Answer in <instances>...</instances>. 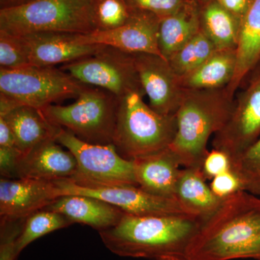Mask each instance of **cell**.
Returning a JSON list of instances; mask_svg holds the SVG:
<instances>
[{"label": "cell", "instance_id": "6da1fadb", "mask_svg": "<svg viewBox=\"0 0 260 260\" xmlns=\"http://www.w3.org/2000/svg\"><path fill=\"white\" fill-rule=\"evenodd\" d=\"M260 260V199L241 191L224 200L204 220L188 260Z\"/></svg>", "mask_w": 260, "mask_h": 260}, {"label": "cell", "instance_id": "7a4b0ae2", "mask_svg": "<svg viewBox=\"0 0 260 260\" xmlns=\"http://www.w3.org/2000/svg\"><path fill=\"white\" fill-rule=\"evenodd\" d=\"M203 220L191 215L136 216L124 214L115 226L99 232L106 247L123 257L188 260Z\"/></svg>", "mask_w": 260, "mask_h": 260}, {"label": "cell", "instance_id": "3957f363", "mask_svg": "<svg viewBox=\"0 0 260 260\" xmlns=\"http://www.w3.org/2000/svg\"><path fill=\"white\" fill-rule=\"evenodd\" d=\"M234 104V97L226 87L185 90L176 114L177 133L169 147L181 166L202 169L208 153V140L225 125Z\"/></svg>", "mask_w": 260, "mask_h": 260}, {"label": "cell", "instance_id": "277c9868", "mask_svg": "<svg viewBox=\"0 0 260 260\" xmlns=\"http://www.w3.org/2000/svg\"><path fill=\"white\" fill-rule=\"evenodd\" d=\"M144 95L138 89L119 98L113 145L127 160L165 150L177 133L176 115L158 114L144 102Z\"/></svg>", "mask_w": 260, "mask_h": 260}, {"label": "cell", "instance_id": "5b68a950", "mask_svg": "<svg viewBox=\"0 0 260 260\" xmlns=\"http://www.w3.org/2000/svg\"><path fill=\"white\" fill-rule=\"evenodd\" d=\"M95 0H32L0 9V31L13 36L40 32L87 34L95 31Z\"/></svg>", "mask_w": 260, "mask_h": 260}, {"label": "cell", "instance_id": "8992f818", "mask_svg": "<svg viewBox=\"0 0 260 260\" xmlns=\"http://www.w3.org/2000/svg\"><path fill=\"white\" fill-rule=\"evenodd\" d=\"M119 98L87 85L69 105H51L42 112L51 124L96 145H113Z\"/></svg>", "mask_w": 260, "mask_h": 260}, {"label": "cell", "instance_id": "52a82bcc", "mask_svg": "<svg viewBox=\"0 0 260 260\" xmlns=\"http://www.w3.org/2000/svg\"><path fill=\"white\" fill-rule=\"evenodd\" d=\"M56 140L76 158V174L69 179L75 184L88 188L138 186L133 160L121 156L114 145L91 144L61 127Z\"/></svg>", "mask_w": 260, "mask_h": 260}, {"label": "cell", "instance_id": "ba28073f", "mask_svg": "<svg viewBox=\"0 0 260 260\" xmlns=\"http://www.w3.org/2000/svg\"><path fill=\"white\" fill-rule=\"evenodd\" d=\"M86 85L54 67L0 69V93L19 104L42 110L53 103L77 98Z\"/></svg>", "mask_w": 260, "mask_h": 260}, {"label": "cell", "instance_id": "9c48e42d", "mask_svg": "<svg viewBox=\"0 0 260 260\" xmlns=\"http://www.w3.org/2000/svg\"><path fill=\"white\" fill-rule=\"evenodd\" d=\"M59 68L84 85L102 88L118 98L143 89L133 54L109 46Z\"/></svg>", "mask_w": 260, "mask_h": 260}, {"label": "cell", "instance_id": "30bf717a", "mask_svg": "<svg viewBox=\"0 0 260 260\" xmlns=\"http://www.w3.org/2000/svg\"><path fill=\"white\" fill-rule=\"evenodd\" d=\"M244 84L229 120L213 140V149L226 153L232 164L260 137V62Z\"/></svg>", "mask_w": 260, "mask_h": 260}, {"label": "cell", "instance_id": "8fae6325", "mask_svg": "<svg viewBox=\"0 0 260 260\" xmlns=\"http://www.w3.org/2000/svg\"><path fill=\"white\" fill-rule=\"evenodd\" d=\"M62 196L81 194L104 200L124 213L136 216L191 215L194 216L176 198L150 194L138 186L88 188L69 179L55 181ZM198 218V217H197Z\"/></svg>", "mask_w": 260, "mask_h": 260}, {"label": "cell", "instance_id": "7c38bea8", "mask_svg": "<svg viewBox=\"0 0 260 260\" xmlns=\"http://www.w3.org/2000/svg\"><path fill=\"white\" fill-rule=\"evenodd\" d=\"M133 56L140 85L149 99V106L162 115H176L185 90L169 61L156 54L141 53Z\"/></svg>", "mask_w": 260, "mask_h": 260}, {"label": "cell", "instance_id": "4fadbf2b", "mask_svg": "<svg viewBox=\"0 0 260 260\" xmlns=\"http://www.w3.org/2000/svg\"><path fill=\"white\" fill-rule=\"evenodd\" d=\"M160 20V17L150 12L132 9L129 20L122 26L80 34V39L84 44L109 46L129 54L145 53L162 57L158 42Z\"/></svg>", "mask_w": 260, "mask_h": 260}, {"label": "cell", "instance_id": "5bb4252c", "mask_svg": "<svg viewBox=\"0 0 260 260\" xmlns=\"http://www.w3.org/2000/svg\"><path fill=\"white\" fill-rule=\"evenodd\" d=\"M60 197H62L60 189L54 181L1 178V221L25 219L39 210L45 209Z\"/></svg>", "mask_w": 260, "mask_h": 260}, {"label": "cell", "instance_id": "9a60e30c", "mask_svg": "<svg viewBox=\"0 0 260 260\" xmlns=\"http://www.w3.org/2000/svg\"><path fill=\"white\" fill-rule=\"evenodd\" d=\"M28 54L29 64L36 67H54L93 55L104 45L84 44L79 34L40 32L18 36Z\"/></svg>", "mask_w": 260, "mask_h": 260}, {"label": "cell", "instance_id": "2e32d148", "mask_svg": "<svg viewBox=\"0 0 260 260\" xmlns=\"http://www.w3.org/2000/svg\"><path fill=\"white\" fill-rule=\"evenodd\" d=\"M78 169L76 158L56 139L48 140L24 155L19 162L15 179L30 178L54 181L72 179Z\"/></svg>", "mask_w": 260, "mask_h": 260}, {"label": "cell", "instance_id": "e0dca14e", "mask_svg": "<svg viewBox=\"0 0 260 260\" xmlns=\"http://www.w3.org/2000/svg\"><path fill=\"white\" fill-rule=\"evenodd\" d=\"M137 184L150 194L176 198L181 169L175 154L168 148L133 160Z\"/></svg>", "mask_w": 260, "mask_h": 260}, {"label": "cell", "instance_id": "ac0fdd59", "mask_svg": "<svg viewBox=\"0 0 260 260\" xmlns=\"http://www.w3.org/2000/svg\"><path fill=\"white\" fill-rule=\"evenodd\" d=\"M45 209L62 214L73 224H85L99 232L115 226L125 214L104 200L81 194L60 197Z\"/></svg>", "mask_w": 260, "mask_h": 260}, {"label": "cell", "instance_id": "d6986e66", "mask_svg": "<svg viewBox=\"0 0 260 260\" xmlns=\"http://www.w3.org/2000/svg\"><path fill=\"white\" fill-rule=\"evenodd\" d=\"M236 54L235 72L226 86L228 92L233 97L251 70L260 62V0H253L242 19Z\"/></svg>", "mask_w": 260, "mask_h": 260}, {"label": "cell", "instance_id": "ffe728a7", "mask_svg": "<svg viewBox=\"0 0 260 260\" xmlns=\"http://www.w3.org/2000/svg\"><path fill=\"white\" fill-rule=\"evenodd\" d=\"M5 118L14 135L17 148L22 155L48 140L56 139L59 126L48 120L42 110L29 106H20Z\"/></svg>", "mask_w": 260, "mask_h": 260}, {"label": "cell", "instance_id": "44dd1931", "mask_svg": "<svg viewBox=\"0 0 260 260\" xmlns=\"http://www.w3.org/2000/svg\"><path fill=\"white\" fill-rule=\"evenodd\" d=\"M200 31V3L189 0L174 14L160 18L158 47L167 60Z\"/></svg>", "mask_w": 260, "mask_h": 260}, {"label": "cell", "instance_id": "7402d4cb", "mask_svg": "<svg viewBox=\"0 0 260 260\" xmlns=\"http://www.w3.org/2000/svg\"><path fill=\"white\" fill-rule=\"evenodd\" d=\"M206 180L200 168L181 169L175 196L184 208L203 221L215 213L224 201L214 194Z\"/></svg>", "mask_w": 260, "mask_h": 260}, {"label": "cell", "instance_id": "603a6c76", "mask_svg": "<svg viewBox=\"0 0 260 260\" xmlns=\"http://www.w3.org/2000/svg\"><path fill=\"white\" fill-rule=\"evenodd\" d=\"M237 64L236 49L217 50L194 71L179 78L185 90L225 88L234 77Z\"/></svg>", "mask_w": 260, "mask_h": 260}, {"label": "cell", "instance_id": "cb8c5ba5", "mask_svg": "<svg viewBox=\"0 0 260 260\" xmlns=\"http://www.w3.org/2000/svg\"><path fill=\"white\" fill-rule=\"evenodd\" d=\"M199 3L200 30L218 50L236 49L242 20L217 0Z\"/></svg>", "mask_w": 260, "mask_h": 260}, {"label": "cell", "instance_id": "d4e9b609", "mask_svg": "<svg viewBox=\"0 0 260 260\" xmlns=\"http://www.w3.org/2000/svg\"><path fill=\"white\" fill-rule=\"evenodd\" d=\"M218 50L213 42L200 30L169 59V64L179 78L189 74Z\"/></svg>", "mask_w": 260, "mask_h": 260}, {"label": "cell", "instance_id": "484cf974", "mask_svg": "<svg viewBox=\"0 0 260 260\" xmlns=\"http://www.w3.org/2000/svg\"><path fill=\"white\" fill-rule=\"evenodd\" d=\"M73 222L57 212L43 209L25 218L16 244L18 256L30 243L56 230L70 226Z\"/></svg>", "mask_w": 260, "mask_h": 260}, {"label": "cell", "instance_id": "4316f807", "mask_svg": "<svg viewBox=\"0 0 260 260\" xmlns=\"http://www.w3.org/2000/svg\"><path fill=\"white\" fill-rule=\"evenodd\" d=\"M125 0H95L93 20L95 31H108L122 26L131 15Z\"/></svg>", "mask_w": 260, "mask_h": 260}, {"label": "cell", "instance_id": "83f0119b", "mask_svg": "<svg viewBox=\"0 0 260 260\" xmlns=\"http://www.w3.org/2000/svg\"><path fill=\"white\" fill-rule=\"evenodd\" d=\"M232 170L240 178L244 191L260 194V137L232 162Z\"/></svg>", "mask_w": 260, "mask_h": 260}, {"label": "cell", "instance_id": "f1b7e54d", "mask_svg": "<svg viewBox=\"0 0 260 260\" xmlns=\"http://www.w3.org/2000/svg\"><path fill=\"white\" fill-rule=\"evenodd\" d=\"M30 66L21 39L0 31V69L13 70Z\"/></svg>", "mask_w": 260, "mask_h": 260}, {"label": "cell", "instance_id": "f546056e", "mask_svg": "<svg viewBox=\"0 0 260 260\" xmlns=\"http://www.w3.org/2000/svg\"><path fill=\"white\" fill-rule=\"evenodd\" d=\"M25 219L1 221L0 260H16V244Z\"/></svg>", "mask_w": 260, "mask_h": 260}, {"label": "cell", "instance_id": "4dcf8cb0", "mask_svg": "<svg viewBox=\"0 0 260 260\" xmlns=\"http://www.w3.org/2000/svg\"><path fill=\"white\" fill-rule=\"evenodd\" d=\"M131 9L145 10L160 18L174 14L189 0H125Z\"/></svg>", "mask_w": 260, "mask_h": 260}, {"label": "cell", "instance_id": "1f68e13d", "mask_svg": "<svg viewBox=\"0 0 260 260\" xmlns=\"http://www.w3.org/2000/svg\"><path fill=\"white\" fill-rule=\"evenodd\" d=\"M210 187L214 194L223 200L244 191L240 178L232 169L214 177Z\"/></svg>", "mask_w": 260, "mask_h": 260}, {"label": "cell", "instance_id": "d6a6232c", "mask_svg": "<svg viewBox=\"0 0 260 260\" xmlns=\"http://www.w3.org/2000/svg\"><path fill=\"white\" fill-rule=\"evenodd\" d=\"M232 169V160L226 153L213 149L208 151L202 166V172L206 179L214 177Z\"/></svg>", "mask_w": 260, "mask_h": 260}, {"label": "cell", "instance_id": "836d02e7", "mask_svg": "<svg viewBox=\"0 0 260 260\" xmlns=\"http://www.w3.org/2000/svg\"><path fill=\"white\" fill-rule=\"evenodd\" d=\"M23 155L16 148L0 147V174L2 178L15 179L19 162Z\"/></svg>", "mask_w": 260, "mask_h": 260}, {"label": "cell", "instance_id": "e575fe53", "mask_svg": "<svg viewBox=\"0 0 260 260\" xmlns=\"http://www.w3.org/2000/svg\"><path fill=\"white\" fill-rule=\"evenodd\" d=\"M225 9L242 20L253 0H217Z\"/></svg>", "mask_w": 260, "mask_h": 260}, {"label": "cell", "instance_id": "d590c367", "mask_svg": "<svg viewBox=\"0 0 260 260\" xmlns=\"http://www.w3.org/2000/svg\"><path fill=\"white\" fill-rule=\"evenodd\" d=\"M0 147L17 148L14 135L3 117H0Z\"/></svg>", "mask_w": 260, "mask_h": 260}, {"label": "cell", "instance_id": "8d00e7d4", "mask_svg": "<svg viewBox=\"0 0 260 260\" xmlns=\"http://www.w3.org/2000/svg\"><path fill=\"white\" fill-rule=\"evenodd\" d=\"M20 106H22L21 104L13 98L0 93V116L7 115Z\"/></svg>", "mask_w": 260, "mask_h": 260}, {"label": "cell", "instance_id": "74e56055", "mask_svg": "<svg viewBox=\"0 0 260 260\" xmlns=\"http://www.w3.org/2000/svg\"><path fill=\"white\" fill-rule=\"evenodd\" d=\"M32 0H0V8H15L31 2Z\"/></svg>", "mask_w": 260, "mask_h": 260}, {"label": "cell", "instance_id": "f35d334b", "mask_svg": "<svg viewBox=\"0 0 260 260\" xmlns=\"http://www.w3.org/2000/svg\"><path fill=\"white\" fill-rule=\"evenodd\" d=\"M197 1L199 2V3H204V2L209 1V0H197Z\"/></svg>", "mask_w": 260, "mask_h": 260}]
</instances>
